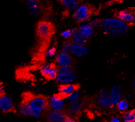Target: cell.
I'll list each match as a JSON object with an SVG mask.
<instances>
[{"label": "cell", "mask_w": 135, "mask_h": 122, "mask_svg": "<svg viewBox=\"0 0 135 122\" xmlns=\"http://www.w3.org/2000/svg\"><path fill=\"white\" fill-rule=\"evenodd\" d=\"M101 27L105 34L116 38L125 36L128 30L127 24L116 17L105 18L102 21Z\"/></svg>", "instance_id": "1"}, {"label": "cell", "mask_w": 135, "mask_h": 122, "mask_svg": "<svg viewBox=\"0 0 135 122\" xmlns=\"http://www.w3.org/2000/svg\"><path fill=\"white\" fill-rule=\"evenodd\" d=\"M30 112V116L36 119L41 118L48 109V99L41 95L27 96L23 100Z\"/></svg>", "instance_id": "2"}, {"label": "cell", "mask_w": 135, "mask_h": 122, "mask_svg": "<svg viewBox=\"0 0 135 122\" xmlns=\"http://www.w3.org/2000/svg\"><path fill=\"white\" fill-rule=\"evenodd\" d=\"M54 31L52 24L47 21H39L36 26V35L42 40H47L51 37Z\"/></svg>", "instance_id": "3"}, {"label": "cell", "mask_w": 135, "mask_h": 122, "mask_svg": "<svg viewBox=\"0 0 135 122\" xmlns=\"http://www.w3.org/2000/svg\"><path fill=\"white\" fill-rule=\"evenodd\" d=\"M91 14V8L87 4H80L74 10L73 18L78 22H88L90 19Z\"/></svg>", "instance_id": "4"}, {"label": "cell", "mask_w": 135, "mask_h": 122, "mask_svg": "<svg viewBox=\"0 0 135 122\" xmlns=\"http://www.w3.org/2000/svg\"><path fill=\"white\" fill-rule=\"evenodd\" d=\"M65 98L58 93L52 96L48 99V108L50 110L54 111H63L65 108Z\"/></svg>", "instance_id": "5"}, {"label": "cell", "mask_w": 135, "mask_h": 122, "mask_svg": "<svg viewBox=\"0 0 135 122\" xmlns=\"http://www.w3.org/2000/svg\"><path fill=\"white\" fill-rule=\"evenodd\" d=\"M40 72L43 77L48 80L55 79L58 71V68L53 63H45L40 67Z\"/></svg>", "instance_id": "6"}, {"label": "cell", "mask_w": 135, "mask_h": 122, "mask_svg": "<svg viewBox=\"0 0 135 122\" xmlns=\"http://www.w3.org/2000/svg\"><path fill=\"white\" fill-rule=\"evenodd\" d=\"M15 109V103L13 98L8 94L4 93L0 96V111L2 113H10Z\"/></svg>", "instance_id": "7"}, {"label": "cell", "mask_w": 135, "mask_h": 122, "mask_svg": "<svg viewBox=\"0 0 135 122\" xmlns=\"http://www.w3.org/2000/svg\"><path fill=\"white\" fill-rule=\"evenodd\" d=\"M97 101L99 106L103 109H109L113 106L109 92L105 91H101L98 93Z\"/></svg>", "instance_id": "8"}, {"label": "cell", "mask_w": 135, "mask_h": 122, "mask_svg": "<svg viewBox=\"0 0 135 122\" xmlns=\"http://www.w3.org/2000/svg\"><path fill=\"white\" fill-rule=\"evenodd\" d=\"M89 53V48L85 45L71 44L69 53L75 57L80 58L85 56Z\"/></svg>", "instance_id": "9"}, {"label": "cell", "mask_w": 135, "mask_h": 122, "mask_svg": "<svg viewBox=\"0 0 135 122\" xmlns=\"http://www.w3.org/2000/svg\"><path fill=\"white\" fill-rule=\"evenodd\" d=\"M55 62L58 67L66 65H70L73 62L71 55L69 53L60 51L56 55Z\"/></svg>", "instance_id": "10"}, {"label": "cell", "mask_w": 135, "mask_h": 122, "mask_svg": "<svg viewBox=\"0 0 135 122\" xmlns=\"http://www.w3.org/2000/svg\"><path fill=\"white\" fill-rule=\"evenodd\" d=\"M110 99L112 105H115L122 97V88L119 85H114L111 88L109 92Z\"/></svg>", "instance_id": "11"}, {"label": "cell", "mask_w": 135, "mask_h": 122, "mask_svg": "<svg viewBox=\"0 0 135 122\" xmlns=\"http://www.w3.org/2000/svg\"><path fill=\"white\" fill-rule=\"evenodd\" d=\"M76 79V76L74 72H70L66 73H58L55 78V81L58 84L65 85L72 83Z\"/></svg>", "instance_id": "12"}, {"label": "cell", "mask_w": 135, "mask_h": 122, "mask_svg": "<svg viewBox=\"0 0 135 122\" xmlns=\"http://www.w3.org/2000/svg\"><path fill=\"white\" fill-rule=\"evenodd\" d=\"M77 30L87 40L93 37L95 33L94 27L90 24V23H88L87 22L82 23V24L78 28Z\"/></svg>", "instance_id": "13"}, {"label": "cell", "mask_w": 135, "mask_h": 122, "mask_svg": "<svg viewBox=\"0 0 135 122\" xmlns=\"http://www.w3.org/2000/svg\"><path fill=\"white\" fill-rule=\"evenodd\" d=\"M78 85L74 83H69V84L61 85L58 88V94L64 97L65 99L70 93L79 90Z\"/></svg>", "instance_id": "14"}, {"label": "cell", "mask_w": 135, "mask_h": 122, "mask_svg": "<svg viewBox=\"0 0 135 122\" xmlns=\"http://www.w3.org/2000/svg\"><path fill=\"white\" fill-rule=\"evenodd\" d=\"M67 116L63 111L50 110L47 114L46 118L48 121L51 122H64Z\"/></svg>", "instance_id": "15"}, {"label": "cell", "mask_w": 135, "mask_h": 122, "mask_svg": "<svg viewBox=\"0 0 135 122\" xmlns=\"http://www.w3.org/2000/svg\"><path fill=\"white\" fill-rule=\"evenodd\" d=\"M26 4L32 15L37 16L41 13L42 6L38 0H26Z\"/></svg>", "instance_id": "16"}, {"label": "cell", "mask_w": 135, "mask_h": 122, "mask_svg": "<svg viewBox=\"0 0 135 122\" xmlns=\"http://www.w3.org/2000/svg\"><path fill=\"white\" fill-rule=\"evenodd\" d=\"M83 108V103L80 101L71 103L67 108V115L76 118L81 113Z\"/></svg>", "instance_id": "17"}, {"label": "cell", "mask_w": 135, "mask_h": 122, "mask_svg": "<svg viewBox=\"0 0 135 122\" xmlns=\"http://www.w3.org/2000/svg\"><path fill=\"white\" fill-rule=\"evenodd\" d=\"M115 17L126 24H130L132 18V12L128 10H122L115 13Z\"/></svg>", "instance_id": "18"}, {"label": "cell", "mask_w": 135, "mask_h": 122, "mask_svg": "<svg viewBox=\"0 0 135 122\" xmlns=\"http://www.w3.org/2000/svg\"><path fill=\"white\" fill-rule=\"evenodd\" d=\"M87 39L84 38L77 29L73 30V34L70 38V43L75 44H85Z\"/></svg>", "instance_id": "19"}, {"label": "cell", "mask_w": 135, "mask_h": 122, "mask_svg": "<svg viewBox=\"0 0 135 122\" xmlns=\"http://www.w3.org/2000/svg\"><path fill=\"white\" fill-rule=\"evenodd\" d=\"M63 6L69 11H74L80 3V0H60Z\"/></svg>", "instance_id": "20"}, {"label": "cell", "mask_w": 135, "mask_h": 122, "mask_svg": "<svg viewBox=\"0 0 135 122\" xmlns=\"http://www.w3.org/2000/svg\"><path fill=\"white\" fill-rule=\"evenodd\" d=\"M122 120L125 122L135 121V110H126L122 115Z\"/></svg>", "instance_id": "21"}, {"label": "cell", "mask_w": 135, "mask_h": 122, "mask_svg": "<svg viewBox=\"0 0 135 122\" xmlns=\"http://www.w3.org/2000/svg\"><path fill=\"white\" fill-rule=\"evenodd\" d=\"M81 97V94L80 92L78 90H76L74 92H72L69 94V95L66 97L65 99H66V101L68 102H69V103H74V102L80 101Z\"/></svg>", "instance_id": "22"}, {"label": "cell", "mask_w": 135, "mask_h": 122, "mask_svg": "<svg viewBox=\"0 0 135 122\" xmlns=\"http://www.w3.org/2000/svg\"><path fill=\"white\" fill-rule=\"evenodd\" d=\"M117 109L120 112H125L129 108V103L127 100L121 99L115 105Z\"/></svg>", "instance_id": "23"}, {"label": "cell", "mask_w": 135, "mask_h": 122, "mask_svg": "<svg viewBox=\"0 0 135 122\" xmlns=\"http://www.w3.org/2000/svg\"><path fill=\"white\" fill-rule=\"evenodd\" d=\"M18 113L23 116H30L29 109L25 101H22L18 106Z\"/></svg>", "instance_id": "24"}, {"label": "cell", "mask_w": 135, "mask_h": 122, "mask_svg": "<svg viewBox=\"0 0 135 122\" xmlns=\"http://www.w3.org/2000/svg\"><path fill=\"white\" fill-rule=\"evenodd\" d=\"M57 55V49L54 47H50L45 52L44 56L46 59H50Z\"/></svg>", "instance_id": "25"}, {"label": "cell", "mask_w": 135, "mask_h": 122, "mask_svg": "<svg viewBox=\"0 0 135 122\" xmlns=\"http://www.w3.org/2000/svg\"><path fill=\"white\" fill-rule=\"evenodd\" d=\"M58 73H70V72H73V68L70 65H66L63 67H60L58 68Z\"/></svg>", "instance_id": "26"}, {"label": "cell", "mask_w": 135, "mask_h": 122, "mask_svg": "<svg viewBox=\"0 0 135 122\" xmlns=\"http://www.w3.org/2000/svg\"><path fill=\"white\" fill-rule=\"evenodd\" d=\"M73 34V30L68 29L62 31L60 33V36L64 40H70Z\"/></svg>", "instance_id": "27"}, {"label": "cell", "mask_w": 135, "mask_h": 122, "mask_svg": "<svg viewBox=\"0 0 135 122\" xmlns=\"http://www.w3.org/2000/svg\"><path fill=\"white\" fill-rule=\"evenodd\" d=\"M71 43L70 42H66L64 43L61 47V51L66 52V53H69L70 47H71Z\"/></svg>", "instance_id": "28"}, {"label": "cell", "mask_w": 135, "mask_h": 122, "mask_svg": "<svg viewBox=\"0 0 135 122\" xmlns=\"http://www.w3.org/2000/svg\"><path fill=\"white\" fill-rule=\"evenodd\" d=\"M101 23H102V20H101L99 18H95L93 19L91 22H90V24L95 28V27H97L100 26H101Z\"/></svg>", "instance_id": "29"}, {"label": "cell", "mask_w": 135, "mask_h": 122, "mask_svg": "<svg viewBox=\"0 0 135 122\" xmlns=\"http://www.w3.org/2000/svg\"><path fill=\"white\" fill-rule=\"evenodd\" d=\"M75 121H76V118L73 117V116L67 115V116L64 122H75Z\"/></svg>", "instance_id": "30"}, {"label": "cell", "mask_w": 135, "mask_h": 122, "mask_svg": "<svg viewBox=\"0 0 135 122\" xmlns=\"http://www.w3.org/2000/svg\"><path fill=\"white\" fill-rule=\"evenodd\" d=\"M110 121L111 122H120L121 119L119 117H118V116H113V117H112L111 118Z\"/></svg>", "instance_id": "31"}, {"label": "cell", "mask_w": 135, "mask_h": 122, "mask_svg": "<svg viewBox=\"0 0 135 122\" xmlns=\"http://www.w3.org/2000/svg\"><path fill=\"white\" fill-rule=\"evenodd\" d=\"M130 24L132 25L135 26V11L132 12V18Z\"/></svg>", "instance_id": "32"}, {"label": "cell", "mask_w": 135, "mask_h": 122, "mask_svg": "<svg viewBox=\"0 0 135 122\" xmlns=\"http://www.w3.org/2000/svg\"><path fill=\"white\" fill-rule=\"evenodd\" d=\"M5 93V90L3 86L0 85V96H1Z\"/></svg>", "instance_id": "33"}, {"label": "cell", "mask_w": 135, "mask_h": 122, "mask_svg": "<svg viewBox=\"0 0 135 122\" xmlns=\"http://www.w3.org/2000/svg\"><path fill=\"white\" fill-rule=\"evenodd\" d=\"M133 90L135 91V76L134 77V79L133 81Z\"/></svg>", "instance_id": "34"}, {"label": "cell", "mask_w": 135, "mask_h": 122, "mask_svg": "<svg viewBox=\"0 0 135 122\" xmlns=\"http://www.w3.org/2000/svg\"><path fill=\"white\" fill-rule=\"evenodd\" d=\"M131 1H135V0H131Z\"/></svg>", "instance_id": "35"}]
</instances>
